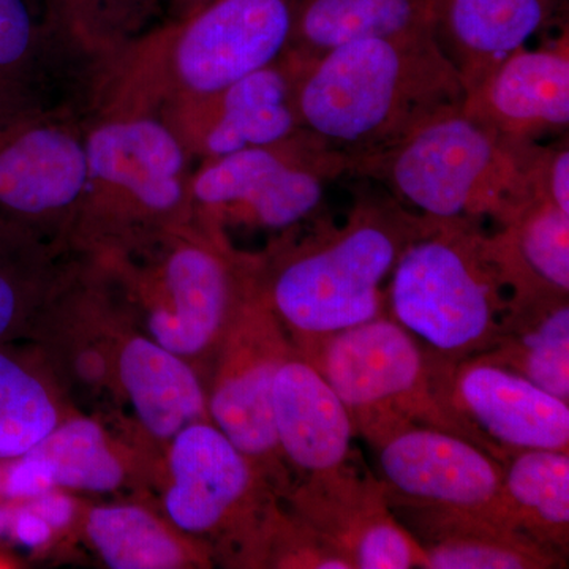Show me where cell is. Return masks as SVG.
<instances>
[{"label":"cell","mask_w":569,"mask_h":569,"mask_svg":"<svg viewBox=\"0 0 569 569\" xmlns=\"http://www.w3.org/2000/svg\"><path fill=\"white\" fill-rule=\"evenodd\" d=\"M295 348L331 385L370 447L415 426L481 447L449 406L437 356L387 313Z\"/></svg>","instance_id":"8"},{"label":"cell","mask_w":569,"mask_h":569,"mask_svg":"<svg viewBox=\"0 0 569 569\" xmlns=\"http://www.w3.org/2000/svg\"><path fill=\"white\" fill-rule=\"evenodd\" d=\"M130 6H132L134 26H137L138 32L146 17L152 11V0H130Z\"/></svg>","instance_id":"34"},{"label":"cell","mask_w":569,"mask_h":569,"mask_svg":"<svg viewBox=\"0 0 569 569\" xmlns=\"http://www.w3.org/2000/svg\"><path fill=\"white\" fill-rule=\"evenodd\" d=\"M298 0H209L130 37L97 63L89 114L152 112L208 96L276 62L290 44Z\"/></svg>","instance_id":"3"},{"label":"cell","mask_w":569,"mask_h":569,"mask_svg":"<svg viewBox=\"0 0 569 569\" xmlns=\"http://www.w3.org/2000/svg\"><path fill=\"white\" fill-rule=\"evenodd\" d=\"M293 351L287 329L254 280L213 353L206 385L209 421L252 460L283 501L293 478L277 443L272 388L277 370Z\"/></svg>","instance_id":"11"},{"label":"cell","mask_w":569,"mask_h":569,"mask_svg":"<svg viewBox=\"0 0 569 569\" xmlns=\"http://www.w3.org/2000/svg\"><path fill=\"white\" fill-rule=\"evenodd\" d=\"M535 146L501 137L459 104L391 148L355 160L350 178L380 183L426 219L503 224L538 198Z\"/></svg>","instance_id":"5"},{"label":"cell","mask_w":569,"mask_h":569,"mask_svg":"<svg viewBox=\"0 0 569 569\" xmlns=\"http://www.w3.org/2000/svg\"><path fill=\"white\" fill-rule=\"evenodd\" d=\"M86 257L102 268L130 325L201 376L257 280V253L194 219L126 252Z\"/></svg>","instance_id":"4"},{"label":"cell","mask_w":569,"mask_h":569,"mask_svg":"<svg viewBox=\"0 0 569 569\" xmlns=\"http://www.w3.org/2000/svg\"><path fill=\"white\" fill-rule=\"evenodd\" d=\"M421 31L432 32L425 0H298L288 51L317 58L348 41Z\"/></svg>","instance_id":"28"},{"label":"cell","mask_w":569,"mask_h":569,"mask_svg":"<svg viewBox=\"0 0 569 569\" xmlns=\"http://www.w3.org/2000/svg\"><path fill=\"white\" fill-rule=\"evenodd\" d=\"M346 176L350 160L302 130L200 162L190 181L193 219L227 238L234 228L287 234L316 220L329 183Z\"/></svg>","instance_id":"10"},{"label":"cell","mask_w":569,"mask_h":569,"mask_svg":"<svg viewBox=\"0 0 569 569\" xmlns=\"http://www.w3.org/2000/svg\"><path fill=\"white\" fill-rule=\"evenodd\" d=\"M209 0H152V10L156 9L159 3H163L167 7L168 13H170V20H179V18L187 17L192 11L200 9Z\"/></svg>","instance_id":"33"},{"label":"cell","mask_w":569,"mask_h":569,"mask_svg":"<svg viewBox=\"0 0 569 569\" xmlns=\"http://www.w3.org/2000/svg\"><path fill=\"white\" fill-rule=\"evenodd\" d=\"M479 358L507 367L569 402L568 298L512 305L496 346Z\"/></svg>","instance_id":"29"},{"label":"cell","mask_w":569,"mask_h":569,"mask_svg":"<svg viewBox=\"0 0 569 569\" xmlns=\"http://www.w3.org/2000/svg\"><path fill=\"white\" fill-rule=\"evenodd\" d=\"M114 385L119 402L132 411L138 436L163 452L183 427L208 421V389L203 376L174 355L123 323L114 348Z\"/></svg>","instance_id":"21"},{"label":"cell","mask_w":569,"mask_h":569,"mask_svg":"<svg viewBox=\"0 0 569 569\" xmlns=\"http://www.w3.org/2000/svg\"><path fill=\"white\" fill-rule=\"evenodd\" d=\"M440 362L449 406L501 463L531 449L569 451V402L489 359Z\"/></svg>","instance_id":"16"},{"label":"cell","mask_w":569,"mask_h":569,"mask_svg":"<svg viewBox=\"0 0 569 569\" xmlns=\"http://www.w3.org/2000/svg\"><path fill=\"white\" fill-rule=\"evenodd\" d=\"M430 28L466 92L511 52L563 20L568 0H425Z\"/></svg>","instance_id":"22"},{"label":"cell","mask_w":569,"mask_h":569,"mask_svg":"<svg viewBox=\"0 0 569 569\" xmlns=\"http://www.w3.org/2000/svg\"><path fill=\"white\" fill-rule=\"evenodd\" d=\"M159 489L164 518L206 546L213 561L263 567L283 500L209 419L183 427L167 445Z\"/></svg>","instance_id":"9"},{"label":"cell","mask_w":569,"mask_h":569,"mask_svg":"<svg viewBox=\"0 0 569 569\" xmlns=\"http://www.w3.org/2000/svg\"><path fill=\"white\" fill-rule=\"evenodd\" d=\"M84 148L86 182L71 254L126 252L193 220V160L159 116L88 114Z\"/></svg>","instance_id":"6"},{"label":"cell","mask_w":569,"mask_h":569,"mask_svg":"<svg viewBox=\"0 0 569 569\" xmlns=\"http://www.w3.org/2000/svg\"><path fill=\"white\" fill-rule=\"evenodd\" d=\"M295 99L301 129L346 156L351 168L462 104L466 86L433 33L421 31L348 41L301 58Z\"/></svg>","instance_id":"2"},{"label":"cell","mask_w":569,"mask_h":569,"mask_svg":"<svg viewBox=\"0 0 569 569\" xmlns=\"http://www.w3.org/2000/svg\"><path fill=\"white\" fill-rule=\"evenodd\" d=\"M96 63L52 29L32 0H0V114H84Z\"/></svg>","instance_id":"18"},{"label":"cell","mask_w":569,"mask_h":569,"mask_svg":"<svg viewBox=\"0 0 569 569\" xmlns=\"http://www.w3.org/2000/svg\"><path fill=\"white\" fill-rule=\"evenodd\" d=\"M162 452L141 438L114 436L104 421L73 413L20 459L3 463V498L24 503L51 490L104 496L159 486Z\"/></svg>","instance_id":"15"},{"label":"cell","mask_w":569,"mask_h":569,"mask_svg":"<svg viewBox=\"0 0 569 569\" xmlns=\"http://www.w3.org/2000/svg\"><path fill=\"white\" fill-rule=\"evenodd\" d=\"M299 67L301 58L287 50L220 91L174 100L156 114L198 162L290 140L302 132L295 99Z\"/></svg>","instance_id":"13"},{"label":"cell","mask_w":569,"mask_h":569,"mask_svg":"<svg viewBox=\"0 0 569 569\" xmlns=\"http://www.w3.org/2000/svg\"><path fill=\"white\" fill-rule=\"evenodd\" d=\"M71 253L0 216V347L31 342Z\"/></svg>","instance_id":"27"},{"label":"cell","mask_w":569,"mask_h":569,"mask_svg":"<svg viewBox=\"0 0 569 569\" xmlns=\"http://www.w3.org/2000/svg\"><path fill=\"white\" fill-rule=\"evenodd\" d=\"M535 190L539 200L569 213V149L559 146H535L531 160Z\"/></svg>","instance_id":"32"},{"label":"cell","mask_w":569,"mask_h":569,"mask_svg":"<svg viewBox=\"0 0 569 569\" xmlns=\"http://www.w3.org/2000/svg\"><path fill=\"white\" fill-rule=\"evenodd\" d=\"M21 342L0 347V462H11L39 447L69 411L58 378L39 347Z\"/></svg>","instance_id":"26"},{"label":"cell","mask_w":569,"mask_h":569,"mask_svg":"<svg viewBox=\"0 0 569 569\" xmlns=\"http://www.w3.org/2000/svg\"><path fill=\"white\" fill-rule=\"evenodd\" d=\"M569 32L538 48L523 47L466 92L462 110L518 142L567 133L569 123Z\"/></svg>","instance_id":"19"},{"label":"cell","mask_w":569,"mask_h":569,"mask_svg":"<svg viewBox=\"0 0 569 569\" xmlns=\"http://www.w3.org/2000/svg\"><path fill=\"white\" fill-rule=\"evenodd\" d=\"M486 242L511 306L568 298L569 213L537 198Z\"/></svg>","instance_id":"25"},{"label":"cell","mask_w":569,"mask_h":569,"mask_svg":"<svg viewBox=\"0 0 569 569\" xmlns=\"http://www.w3.org/2000/svg\"><path fill=\"white\" fill-rule=\"evenodd\" d=\"M272 419L293 485L353 462V419L331 385L296 348L277 370Z\"/></svg>","instance_id":"20"},{"label":"cell","mask_w":569,"mask_h":569,"mask_svg":"<svg viewBox=\"0 0 569 569\" xmlns=\"http://www.w3.org/2000/svg\"><path fill=\"white\" fill-rule=\"evenodd\" d=\"M284 501L351 569H426L425 550L396 518L380 479L355 462L295 482Z\"/></svg>","instance_id":"17"},{"label":"cell","mask_w":569,"mask_h":569,"mask_svg":"<svg viewBox=\"0 0 569 569\" xmlns=\"http://www.w3.org/2000/svg\"><path fill=\"white\" fill-rule=\"evenodd\" d=\"M509 522L539 545L568 556L569 451L531 449L503 462Z\"/></svg>","instance_id":"30"},{"label":"cell","mask_w":569,"mask_h":569,"mask_svg":"<svg viewBox=\"0 0 569 569\" xmlns=\"http://www.w3.org/2000/svg\"><path fill=\"white\" fill-rule=\"evenodd\" d=\"M373 449L389 507L452 509L509 522L503 463L475 441L415 426Z\"/></svg>","instance_id":"14"},{"label":"cell","mask_w":569,"mask_h":569,"mask_svg":"<svg viewBox=\"0 0 569 569\" xmlns=\"http://www.w3.org/2000/svg\"><path fill=\"white\" fill-rule=\"evenodd\" d=\"M78 529L111 569L209 568L213 563L206 546L142 501L82 505Z\"/></svg>","instance_id":"24"},{"label":"cell","mask_w":569,"mask_h":569,"mask_svg":"<svg viewBox=\"0 0 569 569\" xmlns=\"http://www.w3.org/2000/svg\"><path fill=\"white\" fill-rule=\"evenodd\" d=\"M387 316L445 361L496 346L511 295L490 257L481 224L426 219L389 277Z\"/></svg>","instance_id":"7"},{"label":"cell","mask_w":569,"mask_h":569,"mask_svg":"<svg viewBox=\"0 0 569 569\" xmlns=\"http://www.w3.org/2000/svg\"><path fill=\"white\" fill-rule=\"evenodd\" d=\"M391 509L425 550L426 569H549L563 565V556L507 520L452 509Z\"/></svg>","instance_id":"23"},{"label":"cell","mask_w":569,"mask_h":569,"mask_svg":"<svg viewBox=\"0 0 569 569\" xmlns=\"http://www.w3.org/2000/svg\"><path fill=\"white\" fill-rule=\"evenodd\" d=\"M44 20L91 58L110 54L137 36L130 0H40Z\"/></svg>","instance_id":"31"},{"label":"cell","mask_w":569,"mask_h":569,"mask_svg":"<svg viewBox=\"0 0 569 569\" xmlns=\"http://www.w3.org/2000/svg\"><path fill=\"white\" fill-rule=\"evenodd\" d=\"M86 114H0V216L70 253L86 182Z\"/></svg>","instance_id":"12"},{"label":"cell","mask_w":569,"mask_h":569,"mask_svg":"<svg viewBox=\"0 0 569 569\" xmlns=\"http://www.w3.org/2000/svg\"><path fill=\"white\" fill-rule=\"evenodd\" d=\"M359 181L343 223L312 220L257 253L258 288L295 347L385 316L392 269L425 230L426 217Z\"/></svg>","instance_id":"1"}]
</instances>
